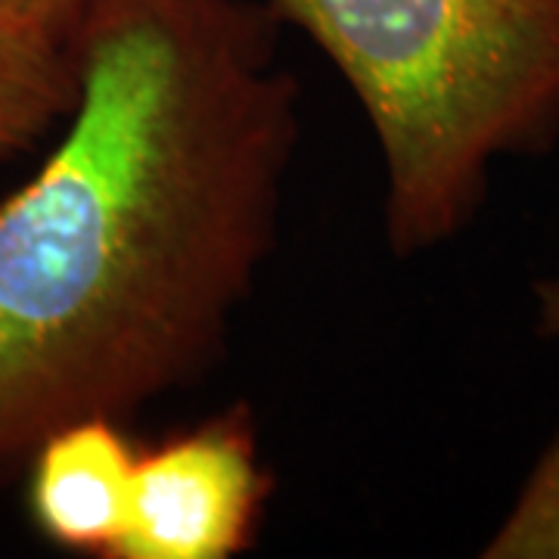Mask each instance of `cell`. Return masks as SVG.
I'll list each match as a JSON object with an SVG mask.
<instances>
[{
    "mask_svg": "<svg viewBox=\"0 0 559 559\" xmlns=\"http://www.w3.org/2000/svg\"><path fill=\"white\" fill-rule=\"evenodd\" d=\"M259 0H84L75 100L0 200V479L202 377L274 255L299 81Z\"/></svg>",
    "mask_w": 559,
    "mask_h": 559,
    "instance_id": "6da1fadb",
    "label": "cell"
},
{
    "mask_svg": "<svg viewBox=\"0 0 559 559\" xmlns=\"http://www.w3.org/2000/svg\"><path fill=\"white\" fill-rule=\"evenodd\" d=\"M72 100L66 40L0 13V168L60 128Z\"/></svg>",
    "mask_w": 559,
    "mask_h": 559,
    "instance_id": "5b68a950",
    "label": "cell"
},
{
    "mask_svg": "<svg viewBox=\"0 0 559 559\" xmlns=\"http://www.w3.org/2000/svg\"><path fill=\"white\" fill-rule=\"evenodd\" d=\"M84 0H0V13L10 20L25 22L53 38L66 40L79 20Z\"/></svg>",
    "mask_w": 559,
    "mask_h": 559,
    "instance_id": "52a82bcc",
    "label": "cell"
},
{
    "mask_svg": "<svg viewBox=\"0 0 559 559\" xmlns=\"http://www.w3.org/2000/svg\"><path fill=\"white\" fill-rule=\"evenodd\" d=\"M271 488L249 411L180 429L140 448L116 559H234L252 547Z\"/></svg>",
    "mask_w": 559,
    "mask_h": 559,
    "instance_id": "3957f363",
    "label": "cell"
},
{
    "mask_svg": "<svg viewBox=\"0 0 559 559\" xmlns=\"http://www.w3.org/2000/svg\"><path fill=\"white\" fill-rule=\"evenodd\" d=\"M535 308L540 336L559 342V267L535 283ZM481 559H559V432L485 540Z\"/></svg>",
    "mask_w": 559,
    "mask_h": 559,
    "instance_id": "8992f818",
    "label": "cell"
},
{
    "mask_svg": "<svg viewBox=\"0 0 559 559\" xmlns=\"http://www.w3.org/2000/svg\"><path fill=\"white\" fill-rule=\"evenodd\" d=\"M336 66L377 138L385 237L429 252L491 165L559 138V0H267Z\"/></svg>",
    "mask_w": 559,
    "mask_h": 559,
    "instance_id": "7a4b0ae2",
    "label": "cell"
},
{
    "mask_svg": "<svg viewBox=\"0 0 559 559\" xmlns=\"http://www.w3.org/2000/svg\"><path fill=\"white\" fill-rule=\"evenodd\" d=\"M138 454L121 419L81 417L44 436L25 460L35 528L62 550L116 559L131 513Z\"/></svg>",
    "mask_w": 559,
    "mask_h": 559,
    "instance_id": "277c9868",
    "label": "cell"
}]
</instances>
